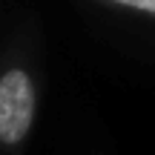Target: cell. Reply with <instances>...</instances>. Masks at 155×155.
<instances>
[{
  "label": "cell",
  "instance_id": "cell-1",
  "mask_svg": "<svg viewBox=\"0 0 155 155\" xmlns=\"http://www.w3.org/2000/svg\"><path fill=\"white\" fill-rule=\"evenodd\" d=\"M38 121V81L23 63L0 69V150L17 152Z\"/></svg>",
  "mask_w": 155,
  "mask_h": 155
},
{
  "label": "cell",
  "instance_id": "cell-2",
  "mask_svg": "<svg viewBox=\"0 0 155 155\" xmlns=\"http://www.w3.org/2000/svg\"><path fill=\"white\" fill-rule=\"evenodd\" d=\"M101 6H109L118 12H129V15H141V17H152L155 20V0H95Z\"/></svg>",
  "mask_w": 155,
  "mask_h": 155
}]
</instances>
